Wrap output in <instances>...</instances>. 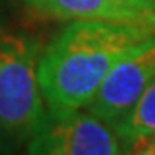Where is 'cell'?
<instances>
[{"mask_svg":"<svg viewBox=\"0 0 155 155\" xmlns=\"http://www.w3.org/2000/svg\"><path fill=\"white\" fill-rule=\"evenodd\" d=\"M155 79V34L124 58H120L107 73L92 101L84 108L105 124L116 127L140 95Z\"/></svg>","mask_w":155,"mask_h":155,"instance_id":"obj_4","label":"cell"},{"mask_svg":"<svg viewBox=\"0 0 155 155\" xmlns=\"http://www.w3.org/2000/svg\"><path fill=\"white\" fill-rule=\"evenodd\" d=\"M25 4L64 21H110L155 30V15L137 12L118 0H23Z\"/></svg>","mask_w":155,"mask_h":155,"instance_id":"obj_5","label":"cell"},{"mask_svg":"<svg viewBox=\"0 0 155 155\" xmlns=\"http://www.w3.org/2000/svg\"><path fill=\"white\" fill-rule=\"evenodd\" d=\"M125 155H155V137L133 146Z\"/></svg>","mask_w":155,"mask_h":155,"instance_id":"obj_8","label":"cell"},{"mask_svg":"<svg viewBox=\"0 0 155 155\" xmlns=\"http://www.w3.org/2000/svg\"><path fill=\"white\" fill-rule=\"evenodd\" d=\"M118 2H121L127 8L137 9V12L155 15V0H118Z\"/></svg>","mask_w":155,"mask_h":155,"instance_id":"obj_7","label":"cell"},{"mask_svg":"<svg viewBox=\"0 0 155 155\" xmlns=\"http://www.w3.org/2000/svg\"><path fill=\"white\" fill-rule=\"evenodd\" d=\"M36 43L19 34L0 32V137L30 138L47 114L38 82Z\"/></svg>","mask_w":155,"mask_h":155,"instance_id":"obj_2","label":"cell"},{"mask_svg":"<svg viewBox=\"0 0 155 155\" xmlns=\"http://www.w3.org/2000/svg\"><path fill=\"white\" fill-rule=\"evenodd\" d=\"M155 34L110 21H71L39 54L38 82L49 114L84 108L112 65Z\"/></svg>","mask_w":155,"mask_h":155,"instance_id":"obj_1","label":"cell"},{"mask_svg":"<svg viewBox=\"0 0 155 155\" xmlns=\"http://www.w3.org/2000/svg\"><path fill=\"white\" fill-rule=\"evenodd\" d=\"M114 129L129 150L155 137V79Z\"/></svg>","mask_w":155,"mask_h":155,"instance_id":"obj_6","label":"cell"},{"mask_svg":"<svg viewBox=\"0 0 155 155\" xmlns=\"http://www.w3.org/2000/svg\"><path fill=\"white\" fill-rule=\"evenodd\" d=\"M127 151L116 129L88 108L47 112L28 142V155H125Z\"/></svg>","mask_w":155,"mask_h":155,"instance_id":"obj_3","label":"cell"}]
</instances>
